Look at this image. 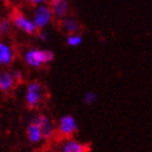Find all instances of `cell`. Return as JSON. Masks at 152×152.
Masks as SVG:
<instances>
[{
  "mask_svg": "<svg viewBox=\"0 0 152 152\" xmlns=\"http://www.w3.org/2000/svg\"><path fill=\"white\" fill-rule=\"evenodd\" d=\"M54 59V53L50 49H37L31 48L24 53V62L27 66L32 69H40L52 62Z\"/></svg>",
  "mask_w": 152,
  "mask_h": 152,
  "instance_id": "6da1fadb",
  "label": "cell"
},
{
  "mask_svg": "<svg viewBox=\"0 0 152 152\" xmlns=\"http://www.w3.org/2000/svg\"><path fill=\"white\" fill-rule=\"evenodd\" d=\"M53 14L51 12L50 6H48L46 3H41L35 6L34 13H33V22L36 25L37 29H45L46 27L50 25L51 22L53 21Z\"/></svg>",
  "mask_w": 152,
  "mask_h": 152,
  "instance_id": "7a4b0ae2",
  "label": "cell"
},
{
  "mask_svg": "<svg viewBox=\"0 0 152 152\" xmlns=\"http://www.w3.org/2000/svg\"><path fill=\"white\" fill-rule=\"evenodd\" d=\"M44 99V88L37 80L28 83L25 89V102L31 109L37 108Z\"/></svg>",
  "mask_w": 152,
  "mask_h": 152,
  "instance_id": "3957f363",
  "label": "cell"
},
{
  "mask_svg": "<svg viewBox=\"0 0 152 152\" xmlns=\"http://www.w3.org/2000/svg\"><path fill=\"white\" fill-rule=\"evenodd\" d=\"M57 129L61 136L65 137V138L73 137L78 130V125H77L76 118L72 114H64L60 117V120L58 122Z\"/></svg>",
  "mask_w": 152,
  "mask_h": 152,
  "instance_id": "277c9868",
  "label": "cell"
},
{
  "mask_svg": "<svg viewBox=\"0 0 152 152\" xmlns=\"http://www.w3.org/2000/svg\"><path fill=\"white\" fill-rule=\"evenodd\" d=\"M11 22L16 28L23 32L26 35H35L37 34L38 29L36 25L34 24L33 20L28 16H26L25 14H23L21 12H16L13 14Z\"/></svg>",
  "mask_w": 152,
  "mask_h": 152,
  "instance_id": "5b68a950",
  "label": "cell"
},
{
  "mask_svg": "<svg viewBox=\"0 0 152 152\" xmlns=\"http://www.w3.org/2000/svg\"><path fill=\"white\" fill-rule=\"evenodd\" d=\"M34 121H35L36 123L39 125V127H40L45 140H49L53 137L54 132H56L54 124L47 115L38 114V115H36V116L34 117Z\"/></svg>",
  "mask_w": 152,
  "mask_h": 152,
  "instance_id": "8992f818",
  "label": "cell"
},
{
  "mask_svg": "<svg viewBox=\"0 0 152 152\" xmlns=\"http://www.w3.org/2000/svg\"><path fill=\"white\" fill-rule=\"evenodd\" d=\"M13 60H14V51L12 46L7 41L0 40V66H9Z\"/></svg>",
  "mask_w": 152,
  "mask_h": 152,
  "instance_id": "52a82bcc",
  "label": "cell"
},
{
  "mask_svg": "<svg viewBox=\"0 0 152 152\" xmlns=\"http://www.w3.org/2000/svg\"><path fill=\"white\" fill-rule=\"evenodd\" d=\"M26 136H27L29 142L33 145H38L45 140L40 127L34 120L31 123H28V125L26 127Z\"/></svg>",
  "mask_w": 152,
  "mask_h": 152,
  "instance_id": "ba28073f",
  "label": "cell"
},
{
  "mask_svg": "<svg viewBox=\"0 0 152 152\" xmlns=\"http://www.w3.org/2000/svg\"><path fill=\"white\" fill-rule=\"evenodd\" d=\"M89 147L84 142L74 139L72 137L66 138L61 146V152H88Z\"/></svg>",
  "mask_w": 152,
  "mask_h": 152,
  "instance_id": "9c48e42d",
  "label": "cell"
},
{
  "mask_svg": "<svg viewBox=\"0 0 152 152\" xmlns=\"http://www.w3.org/2000/svg\"><path fill=\"white\" fill-rule=\"evenodd\" d=\"M50 9L53 14V18L58 20H62L67 15L70 6H69L67 0H56L50 3Z\"/></svg>",
  "mask_w": 152,
  "mask_h": 152,
  "instance_id": "30bf717a",
  "label": "cell"
},
{
  "mask_svg": "<svg viewBox=\"0 0 152 152\" xmlns=\"http://www.w3.org/2000/svg\"><path fill=\"white\" fill-rule=\"evenodd\" d=\"M14 86H15V82L12 77L11 71H0V91L3 94H8L14 88Z\"/></svg>",
  "mask_w": 152,
  "mask_h": 152,
  "instance_id": "8fae6325",
  "label": "cell"
},
{
  "mask_svg": "<svg viewBox=\"0 0 152 152\" xmlns=\"http://www.w3.org/2000/svg\"><path fill=\"white\" fill-rule=\"evenodd\" d=\"M62 27L67 34H73V33H78L80 25L75 19L65 16L64 19H62Z\"/></svg>",
  "mask_w": 152,
  "mask_h": 152,
  "instance_id": "7c38bea8",
  "label": "cell"
},
{
  "mask_svg": "<svg viewBox=\"0 0 152 152\" xmlns=\"http://www.w3.org/2000/svg\"><path fill=\"white\" fill-rule=\"evenodd\" d=\"M66 44L70 47H78L79 45L83 44V36L78 33L69 34L66 37Z\"/></svg>",
  "mask_w": 152,
  "mask_h": 152,
  "instance_id": "4fadbf2b",
  "label": "cell"
},
{
  "mask_svg": "<svg viewBox=\"0 0 152 152\" xmlns=\"http://www.w3.org/2000/svg\"><path fill=\"white\" fill-rule=\"evenodd\" d=\"M11 26H12V22H11L10 19L3 18V19L0 20V35H9V33L11 32Z\"/></svg>",
  "mask_w": 152,
  "mask_h": 152,
  "instance_id": "5bb4252c",
  "label": "cell"
},
{
  "mask_svg": "<svg viewBox=\"0 0 152 152\" xmlns=\"http://www.w3.org/2000/svg\"><path fill=\"white\" fill-rule=\"evenodd\" d=\"M97 95L96 92L94 91H86L84 97H83V100H84V103L87 105H91L94 104L96 101H97Z\"/></svg>",
  "mask_w": 152,
  "mask_h": 152,
  "instance_id": "9a60e30c",
  "label": "cell"
},
{
  "mask_svg": "<svg viewBox=\"0 0 152 152\" xmlns=\"http://www.w3.org/2000/svg\"><path fill=\"white\" fill-rule=\"evenodd\" d=\"M11 74H12V77L15 83L22 82L23 78H24V74H23L22 71L19 70V69H14V70H12L11 71Z\"/></svg>",
  "mask_w": 152,
  "mask_h": 152,
  "instance_id": "2e32d148",
  "label": "cell"
},
{
  "mask_svg": "<svg viewBox=\"0 0 152 152\" xmlns=\"http://www.w3.org/2000/svg\"><path fill=\"white\" fill-rule=\"evenodd\" d=\"M42 32L39 34V39H40L41 41H47L48 39H49V34H48V32H46V31H44V29H41Z\"/></svg>",
  "mask_w": 152,
  "mask_h": 152,
  "instance_id": "e0dca14e",
  "label": "cell"
},
{
  "mask_svg": "<svg viewBox=\"0 0 152 152\" xmlns=\"http://www.w3.org/2000/svg\"><path fill=\"white\" fill-rule=\"evenodd\" d=\"M27 2H29L33 6H38V4H41V3H45L46 0H26Z\"/></svg>",
  "mask_w": 152,
  "mask_h": 152,
  "instance_id": "ac0fdd59",
  "label": "cell"
},
{
  "mask_svg": "<svg viewBox=\"0 0 152 152\" xmlns=\"http://www.w3.org/2000/svg\"><path fill=\"white\" fill-rule=\"evenodd\" d=\"M47 2H49V3H51V2H53V1H56V0H46Z\"/></svg>",
  "mask_w": 152,
  "mask_h": 152,
  "instance_id": "d6986e66",
  "label": "cell"
},
{
  "mask_svg": "<svg viewBox=\"0 0 152 152\" xmlns=\"http://www.w3.org/2000/svg\"><path fill=\"white\" fill-rule=\"evenodd\" d=\"M26 152H36V151H26Z\"/></svg>",
  "mask_w": 152,
  "mask_h": 152,
  "instance_id": "ffe728a7",
  "label": "cell"
}]
</instances>
